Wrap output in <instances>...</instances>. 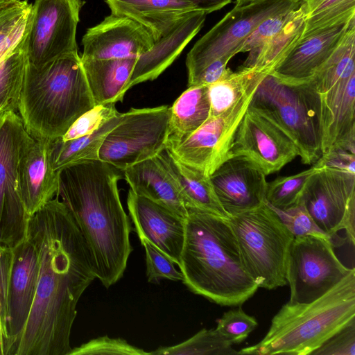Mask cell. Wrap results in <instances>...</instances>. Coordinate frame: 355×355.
Returning <instances> with one entry per match:
<instances>
[{
    "instance_id": "484cf974",
    "label": "cell",
    "mask_w": 355,
    "mask_h": 355,
    "mask_svg": "<svg viewBox=\"0 0 355 355\" xmlns=\"http://www.w3.org/2000/svg\"><path fill=\"white\" fill-rule=\"evenodd\" d=\"M130 189L185 218L187 209L171 177L156 157L138 162L123 171Z\"/></svg>"
},
{
    "instance_id": "7402d4cb",
    "label": "cell",
    "mask_w": 355,
    "mask_h": 355,
    "mask_svg": "<svg viewBox=\"0 0 355 355\" xmlns=\"http://www.w3.org/2000/svg\"><path fill=\"white\" fill-rule=\"evenodd\" d=\"M49 142L32 137L20 155L19 189L30 217L57 195L58 175L51 165Z\"/></svg>"
},
{
    "instance_id": "5bb4252c",
    "label": "cell",
    "mask_w": 355,
    "mask_h": 355,
    "mask_svg": "<svg viewBox=\"0 0 355 355\" xmlns=\"http://www.w3.org/2000/svg\"><path fill=\"white\" fill-rule=\"evenodd\" d=\"M83 0H35L26 36L28 63L38 67L78 52L76 28Z\"/></svg>"
},
{
    "instance_id": "4fadbf2b",
    "label": "cell",
    "mask_w": 355,
    "mask_h": 355,
    "mask_svg": "<svg viewBox=\"0 0 355 355\" xmlns=\"http://www.w3.org/2000/svg\"><path fill=\"white\" fill-rule=\"evenodd\" d=\"M310 178L302 201L317 225L331 238L345 230L355 240V174L321 165Z\"/></svg>"
},
{
    "instance_id": "9c48e42d",
    "label": "cell",
    "mask_w": 355,
    "mask_h": 355,
    "mask_svg": "<svg viewBox=\"0 0 355 355\" xmlns=\"http://www.w3.org/2000/svg\"><path fill=\"white\" fill-rule=\"evenodd\" d=\"M303 3L302 0H254L235 6L188 53V87L213 61L223 58L229 62L239 53L241 44L263 20L295 9Z\"/></svg>"
},
{
    "instance_id": "8992f818",
    "label": "cell",
    "mask_w": 355,
    "mask_h": 355,
    "mask_svg": "<svg viewBox=\"0 0 355 355\" xmlns=\"http://www.w3.org/2000/svg\"><path fill=\"white\" fill-rule=\"evenodd\" d=\"M249 107L292 141L303 164L312 165L320 159V106L311 78L287 82L267 73L259 83Z\"/></svg>"
},
{
    "instance_id": "7bdbcfd3",
    "label": "cell",
    "mask_w": 355,
    "mask_h": 355,
    "mask_svg": "<svg viewBox=\"0 0 355 355\" xmlns=\"http://www.w3.org/2000/svg\"><path fill=\"white\" fill-rule=\"evenodd\" d=\"M150 355L144 349L129 344L121 338H112L107 336L98 337L72 348L68 355Z\"/></svg>"
},
{
    "instance_id": "74e56055",
    "label": "cell",
    "mask_w": 355,
    "mask_h": 355,
    "mask_svg": "<svg viewBox=\"0 0 355 355\" xmlns=\"http://www.w3.org/2000/svg\"><path fill=\"white\" fill-rule=\"evenodd\" d=\"M146 253V276L150 283H159L162 279L183 281L174 261L157 246L145 238L139 239Z\"/></svg>"
},
{
    "instance_id": "52a82bcc",
    "label": "cell",
    "mask_w": 355,
    "mask_h": 355,
    "mask_svg": "<svg viewBox=\"0 0 355 355\" xmlns=\"http://www.w3.org/2000/svg\"><path fill=\"white\" fill-rule=\"evenodd\" d=\"M310 78L320 101L321 156L355 154V27Z\"/></svg>"
},
{
    "instance_id": "60d3db41",
    "label": "cell",
    "mask_w": 355,
    "mask_h": 355,
    "mask_svg": "<svg viewBox=\"0 0 355 355\" xmlns=\"http://www.w3.org/2000/svg\"><path fill=\"white\" fill-rule=\"evenodd\" d=\"M301 6L263 20L243 42L239 49V53L256 50L270 41L295 17Z\"/></svg>"
},
{
    "instance_id": "681fc988",
    "label": "cell",
    "mask_w": 355,
    "mask_h": 355,
    "mask_svg": "<svg viewBox=\"0 0 355 355\" xmlns=\"http://www.w3.org/2000/svg\"><path fill=\"white\" fill-rule=\"evenodd\" d=\"M15 0H0V6Z\"/></svg>"
},
{
    "instance_id": "1f68e13d",
    "label": "cell",
    "mask_w": 355,
    "mask_h": 355,
    "mask_svg": "<svg viewBox=\"0 0 355 355\" xmlns=\"http://www.w3.org/2000/svg\"><path fill=\"white\" fill-rule=\"evenodd\" d=\"M26 36L0 62V116L8 112H17L19 109L25 71L28 63Z\"/></svg>"
},
{
    "instance_id": "d6986e66",
    "label": "cell",
    "mask_w": 355,
    "mask_h": 355,
    "mask_svg": "<svg viewBox=\"0 0 355 355\" xmlns=\"http://www.w3.org/2000/svg\"><path fill=\"white\" fill-rule=\"evenodd\" d=\"M150 32L130 18L110 14L88 28L82 39L81 60L138 57L154 44Z\"/></svg>"
},
{
    "instance_id": "ba28073f",
    "label": "cell",
    "mask_w": 355,
    "mask_h": 355,
    "mask_svg": "<svg viewBox=\"0 0 355 355\" xmlns=\"http://www.w3.org/2000/svg\"><path fill=\"white\" fill-rule=\"evenodd\" d=\"M243 267L259 288L285 286L286 266L294 236L266 202L227 219Z\"/></svg>"
},
{
    "instance_id": "44dd1931",
    "label": "cell",
    "mask_w": 355,
    "mask_h": 355,
    "mask_svg": "<svg viewBox=\"0 0 355 355\" xmlns=\"http://www.w3.org/2000/svg\"><path fill=\"white\" fill-rule=\"evenodd\" d=\"M127 206L139 239L145 238L178 266L184 239V219L129 189Z\"/></svg>"
},
{
    "instance_id": "836d02e7",
    "label": "cell",
    "mask_w": 355,
    "mask_h": 355,
    "mask_svg": "<svg viewBox=\"0 0 355 355\" xmlns=\"http://www.w3.org/2000/svg\"><path fill=\"white\" fill-rule=\"evenodd\" d=\"M233 344L217 329H202L185 341L150 352L154 355H235Z\"/></svg>"
},
{
    "instance_id": "4dcf8cb0",
    "label": "cell",
    "mask_w": 355,
    "mask_h": 355,
    "mask_svg": "<svg viewBox=\"0 0 355 355\" xmlns=\"http://www.w3.org/2000/svg\"><path fill=\"white\" fill-rule=\"evenodd\" d=\"M304 16V2L295 17L279 33L261 47L249 52L243 66L270 73L303 37Z\"/></svg>"
},
{
    "instance_id": "e575fe53",
    "label": "cell",
    "mask_w": 355,
    "mask_h": 355,
    "mask_svg": "<svg viewBox=\"0 0 355 355\" xmlns=\"http://www.w3.org/2000/svg\"><path fill=\"white\" fill-rule=\"evenodd\" d=\"M320 167L316 162L306 170L291 175L279 176L268 182L266 202L280 209H285L297 204L302 199L310 178Z\"/></svg>"
},
{
    "instance_id": "2e32d148",
    "label": "cell",
    "mask_w": 355,
    "mask_h": 355,
    "mask_svg": "<svg viewBox=\"0 0 355 355\" xmlns=\"http://www.w3.org/2000/svg\"><path fill=\"white\" fill-rule=\"evenodd\" d=\"M232 156H244L266 175L280 171L298 156L296 146L277 126L248 107L237 129Z\"/></svg>"
},
{
    "instance_id": "6da1fadb",
    "label": "cell",
    "mask_w": 355,
    "mask_h": 355,
    "mask_svg": "<svg viewBox=\"0 0 355 355\" xmlns=\"http://www.w3.org/2000/svg\"><path fill=\"white\" fill-rule=\"evenodd\" d=\"M39 270L27 321L9 355H68L77 304L96 278L84 239L56 196L29 218Z\"/></svg>"
},
{
    "instance_id": "83f0119b",
    "label": "cell",
    "mask_w": 355,
    "mask_h": 355,
    "mask_svg": "<svg viewBox=\"0 0 355 355\" xmlns=\"http://www.w3.org/2000/svg\"><path fill=\"white\" fill-rule=\"evenodd\" d=\"M209 116L208 86L188 87L171 106L166 148L175 146L183 141Z\"/></svg>"
},
{
    "instance_id": "3957f363",
    "label": "cell",
    "mask_w": 355,
    "mask_h": 355,
    "mask_svg": "<svg viewBox=\"0 0 355 355\" xmlns=\"http://www.w3.org/2000/svg\"><path fill=\"white\" fill-rule=\"evenodd\" d=\"M178 265L193 293L220 306H240L259 288L245 270L227 219L187 209Z\"/></svg>"
},
{
    "instance_id": "e0dca14e",
    "label": "cell",
    "mask_w": 355,
    "mask_h": 355,
    "mask_svg": "<svg viewBox=\"0 0 355 355\" xmlns=\"http://www.w3.org/2000/svg\"><path fill=\"white\" fill-rule=\"evenodd\" d=\"M266 175L251 159L232 156L210 176L216 196L231 216L253 209L266 201Z\"/></svg>"
},
{
    "instance_id": "277c9868",
    "label": "cell",
    "mask_w": 355,
    "mask_h": 355,
    "mask_svg": "<svg viewBox=\"0 0 355 355\" xmlns=\"http://www.w3.org/2000/svg\"><path fill=\"white\" fill-rule=\"evenodd\" d=\"M94 105L78 52L38 67L28 63L18 112L34 139L52 141L62 137Z\"/></svg>"
},
{
    "instance_id": "d6a6232c",
    "label": "cell",
    "mask_w": 355,
    "mask_h": 355,
    "mask_svg": "<svg viewBox=\"0 0 355 355\" xmlns=\"http://www.w3.org/2000/svg\"><path fill=\"white\" fill-rule=\"evenodd\" d=\"M32 6L27 0H15L0 6V62L26 36Z\"/></svg>"
},
{
    "instance_id": "ac0fdd59",
    "label": "cell",
    "mask_w": 355,
    "mask_h": 355,
    "mask_svg": "<svg viewBox=\"0 0 355 355\" xmlns=\"http://www.w3.org/2000/svg\"><path fill=\"white\" fill-rule=\"evenodd\" d=\"M355 27V15L304 33L293 49L270 72L287 82L309 79L334 53Z\"/></svg>"
},
{
    "instance_id": "ab89813d",
    "label": "cell",
    "mask_w": 355,
    "mask_h": 355,
    "mask_svg": "<svg viewBox=\"0 0 355 355\" xmlns=\"http://www.w3.org/2000/svg\"><path fill=\"white\" fill-rule=\"evenodd\" d=\"M216 322L217 331L233 345L245 340L258 325L257 320L241 306L224 313Z\"/></svg>"
},
{
    "instance_id": "7a4b0ae2",
    "label": "cell",
    "mask_w": 355,
    "mask_h": 355,
    "mask_svg": "<svg viewBox=\"0 0 355 355\" xmlns=\"http://www.w3.org/2000/svg\"><path fill=\"white\" fill-rule=\"evenodd\" d=\"M119 170L98 159L58 171L60 198L87 245L96 278L107 288L123 275L132 251L130 220L122 206Z\"/></svg>"
},
{
    "instance_id": "5b68a950",
    "label": "cell",
    "mask_w": 355,
    "mask_h": 355,
    "mask_svg": "<svg viewBox=\"0 0 355 355\" xmlns=\"http://www.w3.org/2000/svg\"><path fill=\"white\" fill-rule=\"evenodd\" d=\"M355 322L354 268L322 296L309 303L289 301L271 320L263 339L239 354L307 355Z\"/></svg>"
},
{
    "instance_id": "f6af8a7d",
    "label": "cell",
    "mask_w": 355,
    "mask_h": 355,
    "mask_svg": "<svg viewBox=\"0 0 355 355\" xmlns=\"http://www.w3.org/2000/svg\"><path fill=\"white\" fill-rule=\"evenodd\" d=\"M318 162L322 166L355 174V154L344 150H336L322 155Z\"/></svg>"
},
{
    "instance_id": "c3c4849f",
    "label": "cell",
    "mask_w": 355,
    "mask_h": 355,
    "mask_svg": "<svg viewBox=\"0 0 355 355\" xmlns=\"http://www.w3.org/2000/svg\"><path fill=\"white\" fill-rule=\"evenodd\" d=\"M254 0H236L235 1V6H241V5H245L246 3H248L251 1H253ZM302 1H306V0H302Z\"/></svg>"
},
{
    "instance_id": "8d00e7d4",
    "label": "cell",
    "mask_w": 355,
    "mask_h": 355,
    "mask_svg": "<svg viewBox=\"0 0 355 355\" xmlns=\"http://www.w3.org/2000/svg\"><path fill=\"white\" fill-rule=\"evenodd\" d=\"M269 206L294 237L312 235L331 239L315 222L302 200L297 204L285 209Z\"/></svg>"
},
{
    "instance_id": "bcb514c9",
    "label": "cell",
    "mask_w": 355,
    "mask_h": 355,
    "mask_svg": "<svg viewBox=\"0 0 355 355\" xmlns=\"http://www.w3.org/2000/svg\"><path fill=\"white\" fill-rule=\"evenodd\" d=\"M228 62L223 58L213 61L202 71L191 86H208L223 78L232 71L227 67Z\"/></svg>"
},
{
    "instance_id": "ffe728a7",
    "label": "cell",
    "mask_w": 355,
    "mask_h": 355,
    "mask_svg": "<svg viewBox=\"0 0 355 355\" xmlns=\"http://www.w3.org/2000/svg\"><path fill=\"white\" fill-rule=\"evenodd\" d=\"M11 249L8 295V355L27 321L35 296L39 270L37 243L31 232L27 230L25 239Z\"/></svg>"
},
{
    "instance_id": "8fae6325",
    "label": "cell",
    "mask_w": 355,
    "mask_h": 355,
    "mask_svg": "<svg viewBox=\"0 0 355 355\" xmlns=\"http://www.w3.org/2000/svg\"><path fill=\"white\" fill-rule=\"evenodd\" d=\"M330 239L312 235L294 237L288 253L286 280L290 302L309 303L322 296L354 268L337 257Z\"/></svg>"
},
{
    "instance_id": "d4e9b609",
    "label": "cell",
    "mask_w": 355,
    "mask_h": 355,
    "mask_svg": "<svg viewBox=\"0 0 355 355\" xmlns=\"http://www.w3.org/2000/svg\"><path fill=\"white\" fill-rule=\"evenodd\" d=\"M155 157L171 177L187 209H196L225 219L230 217L216 196L209 176L182 164L166 148Z\"/></svg>"
},
{
    "instance_id": "cb8c5ba5",
    "label": "cell",
    "mask_w": 355,
    "mask_h": 355,
    "mask_svg": "<svg viewBox=\"0 0 355 355\" xmlns=\"http://www.w3.org/2000/svg\"><path fill=\"white\" fill-rule=\"evenodd\" d=\"M111 13L124 16L146 28L157 41L182 19L200 10L189 0H105Z\"/></svg>"
},
{
    "instance_id": "9a60e30c",
    "label": "cell",
    "mask_w": 355,
    "mask_h": 355,
    "mask_svg": "<svg viewBox=\"0 0 355 355\" xmlns=\"http://www.w3.org/2000/svg\"><path fill=\"white\" fill-rule=\"evenodd\" d=\"M254 92L220 114L209 116L183 141L166 148L182 164L210 176L232 157L237 129Z\"/></svg>"
},
{
    "instance_id": "ee69618b",
    "label": "cell",
    "mask_w": 355,
    "mask_h": 355,
    "mask_svg": "<svg viewBox=\"0 0 355 355\" xmlns=\"http://www.w3.org/2000/svg\"><path fill=\"white\" fill-rule=\"evenodd\" d=\"M312 354L355 355V322L334 334Z\"/></svg>"
},
{
    "instance_id": "603a6c76",
    "label": "cell",
    "mask_w": 355,
    "mask_h": 355,
    "mask_svg": "<svg viewBox=\"0 0 355 355\" xmlns=\"http://www.w3.org/2000/svg\"><path fill=\"white\" fill-rule=\"evenodd\" d=\"M207 15L200 10L191 12L155 41L148 51L139 55L125 87V94L139 83L155 80L168 67L200 31Z\"/></svg>"
},
{
    "instance_id": "b9f144b4",
    "label": "cell",
    "mask_w": 355,
    "mask_h": 355,
    "mask_svg": "<svg viewBox=\"0 0 355 355\" xmlns=\"http://www.w3.org/2000/svg\"><path fill=\"white\" fill-rule=\"evenodd\" d=\"M12 249L0 243V355H8V285Z\"/></svg>"
},
{
    "instance_id": "f1b7e54d",
    "label": "cell",
    "mask_w": 355,
    "mask_h": 355,
    "mask_svg": "<svg viewBox=\"0 0 355 355\" xmlns=\"http://www.w3.org/2000/svg\"><path fill=\"white\" fill-rule=\"evenodd\" d=\"M268 72L243 65L208 85L210 116L224 112L246 96L253 93Z\"/></svg>"
},
{
    "instance_id": "7dc6e473",
    "label": "cell",
    "mask_w": 355,
    "mask_h": 355,
    "mask_svg": "<svg viewBox=\"0 0 355 355\" xmlns=\"http://www.w3.org/2000/svg\"><path fill=\"white\" fill-rule=\"evenodd\" d=\"M207 14L217 11L232 2V0H189Z\"/></svg>"
},
{
    "instance_id": "d590c367",
    "label": "cell",
    "mask_w": 355,
    "mask_h": 355,
    "mask_svg": "<svg viewBox=\"0 0 355 355\" xmlns=\"http://www.w3.org/2000/svg\"><path fill=\"white\" fill-rule=\"evenodd\" d=\"M304 33L355 15V0H306Z\"/></svg>"
},
{
    "instance_id": "30bf717a",
    "label": "cell",
    "mask_w": 355,
    "mask_h": 355,
    "mask_svg": "<svg viewBox=\"0 0 355 355\" xmlns=\"http://www.w3.org/2000/svg\"><path fill=\"white\" fill-rule=\"evenodd\" d=\"M170 108H132L121 113L117 125L106 136L98 159L120 171L157 156L166 148Z\"/></svg>"
},
{
    "instance_id": "f546056e",
    "label": "cell",
    "mask_w": 355,
    "mask_h": 355,
    "mask_svg": "<svg viewBox=\"0 0 355 355\" xmlns=\"http://www.w3.org/2000/svg\"><path fill=\"white\" fill-rule=\"evenodd\" d=\"M121 119V113L112 117L93 133L70 140L50 141L49 153L53 168L58 171L78 162L98 159L99 150L107 134Z\"/></svg>"
},
{
    "instance_id": "f35d334b",
    "label": "cell",
    "mask_w": 355,
    "mask_h": 355,
    "mask_svg": "<svg viewBox=\"0 0 355 355\" xmlns=\"http://www.w3.org/2000/svg\"><path fill=\"white\" fill-rule=\"evenodd\" d=\"M114 103L95 105L71 125L66 133L60 137L62 140H70L90 135L119 112Z\"/></svg>"
},
{
    "instance_id": "7c38bea8",
    "label": "cell",
    "mask_w": 355,
    "mask_h": 355,
    "mask_svg": "<svg viewBox=\"0 0 355 355\" xmlns=\"http://www.w3.org/2000/svg\"><path fill=\"white\" fill-rule=\"evenodd\" d=\"M31 138L17 112L0 116V243L9 248L19 245L27 234L30 216L19 193L18 166Z\"/></svg>"
},
{
    "instance_id": "4316f807",
    "label": "cell",
    "mask_w": 355,
    "mask_h": 355,
    "mask_svg": "<svg viewBox=\"0 0 355 355\" xmlns=\"http://www.w3.org/2000/svg\"><path fill=\"white\" fill-rule=\"evenodd\" d=\"M137 59L81 60L95 105L123 101Z\"/></svg>"
}]
</instances>
